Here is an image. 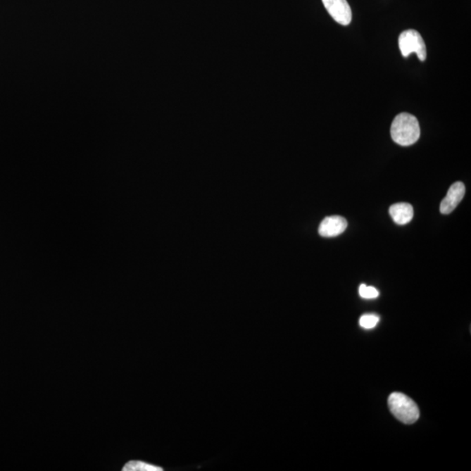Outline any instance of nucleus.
<instances>
[{"mask_svg": "<svg viewBox=\"0 0 471 471\" xmlns=\"http://www.w3.org/2000/svg\"><path fill=\"white\" fill-rule=\"evenodd\" d=\"M359 294L361 298L370 299L379 297V291L373 287H368L366 284H360Z\"/></svg>", "mask_w": 471, "mask_h": 471, "instance_id": "nucleus-10", "label": "nucleus"}, {"mask_svg": "<svg viewBox=\"0 0 471 471\" xmlns=\"http://www.w3.org/2000/svg\"><path fill=\"white\" fill-rule=\"evenodd\" d=\"M389 214L396 224L404 225L414 218V209L410 203H398L390 206Z\"/></svg>", "mask_w": 471, "mask_h": 471, "instance_id": "nucleus-7", "label": "nucleus"}, {"mask_svg": "<svg viewBox=\"0 0 471 471\" xmlns=\"http://www.w3.org/2000/svg\"><path fill=\"white\" fill-rule=\"evenodd\" d=\"M325 8L339 24L348 25L352 21V10L346 0H322Z\"/></svg>", "mask_w": 471, "mask_h": 471, "instance_id": "nucleus-4", "label": "nucleus"}, {"mask_svg": "<svg viewBox=\"0 0 471 471\" xmlns=\"http://www.w3.org/2000/svg\"><path fill=\"white\" fill-rule=\"evenodd\" d=\"M389 407L394 417L405 425H413L420 417L417 404L401 393H393L389 398Z\"/></svg>", "mask_w": 471, "mask_h": 471, "instance_id": "nucleus-2", "label": "nucleus"}, {"mask_svg": "<svg viewBox=\"0 0 471 471\" xmlns=\"http://www.w3.org/2000/svg\"><path fill=\"white\" fill-rule=\"evenodd\" d=\"M379 318L376 314H364L360 317V326L365 329H372L377 326Z\"/></svg>", "mask_w": 471, "mask_h": 471, "instance_id": "nucleus-9", "label": "nucleus"}, {"mask_svg": "<svg viewBox=\"0 0 471 471\" xmlns=\"http://www.w3.org/2000/svg\"><path fill=\"white\" fill-rule=\"evenodd\" d=\"M123 471H162L161 467L142 461H130L123 467Z\"/></svg>", "mask_w": 471, "mask_h": 471, "instance_id": "nucleus-8", "label": "nucleus"}, {"mask_svg": "<svg viewBox=\"0 0 471 471\" xmlns=\"http://www.w3.org/2000/svg\"><path fill=\"white\" fill-rule=\"evenodd\" d=\"M390 134L393 141L401 146L415 144L421 136L417 118L408 113H401L394 119Z\"/></svg>", "mask_w": 471, "mask_h": 471, "instance_id": "nucleus-1", "label": "nucleus"}, {"mask_svg": "<svg viewBox=\"0 0 471 471\" xmlns=\"http://www.w3.org/2000/svg\"><path fill=\"white\" fill-rule=\"evenodd\" d=\"M399 47L403 56L407 58L411 54H415L421 61L427 58V49L425 40L417 31L406 30L401 32L399 37Z\"/></svg>", "mask_w": 471, "mask_h": 471, "instance_id": "nucleus-3", "label": "nucleus"}, {"mask_svg": "<svg viewBox=\"0 0 471 471\" xmlns=\"http://www.w3.org/2000/svg\"><path fill=\"white\" fill-rule=\"evenodd\" d=\"M348 227V222L341 216H330L320 222L319 233L321 237H334L341 235Z\"/></svg>", "mask_w": 471, "mask_h": 471, "instance_id": "nucleus-6", "label": "nucleus"}, {"mask_svg": "<svg viewBox=\"0 0 471 471\" xmlns=\"http://www.w3.org/2000/svg\"><path fill=\"white\" fill-rule=\"evenodd\" d=\"M465 195V186L462 182H456L451 186L446 196L441 201V213L448 215L458 207Z\"/></svg>", "mask_w": 471, "mask_h": 471, "instance_id": "nucleus-5", "label": "nucleus"}]
</instances>
